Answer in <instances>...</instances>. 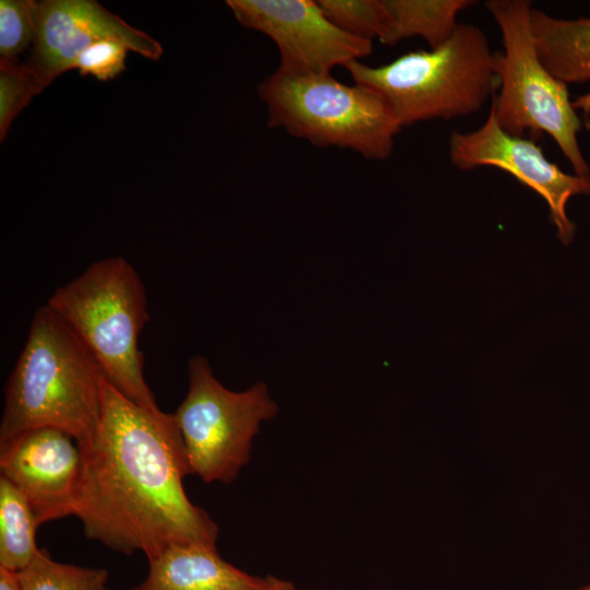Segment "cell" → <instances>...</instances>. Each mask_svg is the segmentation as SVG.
Returning a JSON list of instances; mask_svg holds the SVG:
<instances>
[{
	"instance_id": "ba28073f",
	"label": "cell",
	"mask_w": 590,
	"mask_h": 590,
	"mask_svg": "<svg viewBox=\"0 0 590 590\" xmlns=\"http://www.w3.org/2000/svg\"><path fill=\"white\" fill-rule=\"evenodd\" d=\"M238 23L271 38L280 51L279 70L326 75L337 66L373 52V42L333 24L312 0H227Z\"/></svg>"
},
{
	"instance_id": "4fadbf2b",
	"label": "cell",
	"mask_w": 590,
	"mask_h": 590,
	"mask_svg": "<svg viewBox=\"0 0 590 590\" xmlns=\"http://www.w3.org/2000/svg\"><path fill=\"white\" fill-rule=\"evenodd\" d=\"M531 31L544 67L567 84L590 81V17L558 19L533 9Z\"/></svg>"
},
{
	"instance_id": "d6986e66",
	"label": "cell",
	"mask_w": 590,
	"mask_h": 590,
	"mask_svg": "<svg viewBox=\"0 0 590 590\" xmlns=\"http://www.w3.org/2000/svg\"><path fill=\"white\" fill-rule=\"evenodd\" d=\"M36 1H0V55L13 59L33 44L36 36Z\"/></svg>"
},
{
	"instance_id": "277c9868",
	"label": "cell",
	"mask_w": 590,
	"mask_h": 590,
	"mask_svg": "<svg viewBox=\"0 0 590 590\" xmlns=\"http://www.w3.org/2000/svg\"><path fill=\"white\" fill-rule=\"evenodd\" d=\"M46 305L74 331L114 388L143 408L160 410L138 343L149 320L146 294L130 262L122 257L95 261L58 287Z\"/></svg>"
},
{
	"instance_id": "9a60e30c",
	"label": "cell",
	"mask_w": 590,
	"mask_h": 590,
	"mask_svg": "<svg viewBox=\"0 0 590 590\" xmlns=\"http://www.w3.org/2000/svg\"><path fill=\"white\" fill-rule=\"evenodd\" d=\"M38 528L25 496L0 475V567L20 573L38 552Z\"/></svg>"
},
{
	"instance_id": "3957f363",
	"label": "cell",
	"mask_w": 590,
	"mask_h": 590,
	"mask_svg": "<svg viewBox=\"0 0 590 590\" xmlns=\"http://www.w3.org/2000/svg\"><path fill=\"white\" fill-rule=\"evenodd\" d=\"M344 68L354 83L386 102L401 127L476 113L499 87L495 52L470 23L459 24L435 49L406 52L378 67L354 60Z\"/></svg>"
},
{
	"instance_id": "603a6c76",
	"label": "cell",
	"mask_w": 590,
	"mask_h": 590,
	"mask_svg": "<svg viewBox=\"0 0 590 590\" xmlns=\"http://www.w3.org/2000/svg\"><path fill=\"white\" fill-rule=\"evenodd\" d=\"M263 590H298L296 586L285 579L267 576L264 577Z\"/></svg>"
},
{
	"instance_id": "5bb4252c",
	"label": "cell",
	"mask_w": 590,
	"mask_h": 590,
	"mask_svg": "<svg viewBox=\"0 0 590 590\" xmlns=\"http://www.w3.org/2000/svg\"><path fill=\"white\" fill-rule=\"evenodd\" d=\"M475 3L472 0H384L389 26L380 43L391 46L418 36L435 49L458 27V14Z\"/></svg>"
},
{
	"instance_id": "ffe728a7",
	"label": "cell",
	"mask_w": 590,
	"mask_h": 590,
	"mask_svg": "<svg viewBox=\"0 0 590 590\" xmlns=\"http://www.w3.org/2000/svg\"><path fill=\"white\" fill-rule=\"evenodd\" d=\"M129 49L121 43L99 40L84 49L76 58L73 69L81 75H93L101 81L114 79L126 69Z\"/></svg>"
},
{
	"instance_id": "7c38bea8",
	"label": "cell",
	"mask_w": 590,
	"mask_h": 590,
	"mask_svg": "<svg viewBox=\"0 0 590 590\" xmlns=\"http://www.w3.org/2000/svg\"><path fill=\"white\" fill-rule=\"evenodd\" d=\"M149 564L146 578L132 590H263L264 578L229 564L213 545H173Z\"/></svg>"
},
{
	"instance_id": "52a82bcc",
	"label": "cell",
	"mask_w": 590,
	"mask_h": 590,
	"mask_svg": "<svg viewBox=\"0 0 590 590\" xmlns=\"http://www.w3.org/2000/svg\"><path fill=\"white\" fill-rule=\"evenodd\" d=\"M279 408L264 382L244 391L224 387L206 358L188 362V391L174 413L190 474L205 483L234 482L249 463L253 438Z\"/></svg>"
},
{
	"instance_id": "8992f818",
	"label": "cell",
	"mask_w": 590,
	"mask_h": 590,
	"mask_svg": "<svg viewBox=\"0 0 590 590\" xmlns=\"http://www.w3.org/2000/svg\"><path fill=\"white\" fill-rule=\"evenodd\" d=\"M268 125L317 146L350 149L385 161L401 125L386 102L359 84L326 75L298 76L276 70L258 86Z\"/></svg>"
},
{
	"instance_id": "7402d4cb",
	"label": "cell",
	"mask_w": 590,
	"mask_h": 590,
	"mask_svg": "<svg viewBox=\"0 0 590 590\" xmlns=\"http://www.w3.org/2000/svg\"><path fill=\"white\" fill-rule=\"evenodd\" d=\"M575 109H580L582 114V126L590 130V93L578 97L573 102Z\"/></svg>"
},
{
	"instance_id": "6da1fadb",
	"label": "cell",
	"mask_w": 590,
	"mask_h": 590,
	"mask_svg": "<svg viewBox=\"0 0 590 590\" xmlns=\"http://www.w3.org/2000/svg\"><path fill=\"white\" fill-rule=\"evenodd\" d=\"M80 448L73 516L87 539L149 560L173 545L216 546L217 524L184 488L190 470L174 414L137 404L104 378L98 426Z\"/></svg>"
},
{
	"instance_id": "2e32d148",
	"label": "cell",
	"mask_w": 590,
	"mask_h": 590,
	"mask_svg": "<svg viewBox=\"0 0 590 590\" xmlns=\"http://www.w3.org/2000/svg\"><path fill=\"white\" fill-rule=\"evenodd\" d=\"M17 574L21 590H111L106 569L56 562L45 548Z\"/></svg>"
},
{
	"instance_id": "ac0fdd59",
	"label": "cell",
	"mask_w": 590,
	"mask_h": 590,
	"mask_svg": "<svg viewBox=\"0 0 590 590\" xmlns=\"http://www.w3.org/2000/svg\"><path fill=\"white\" fill-rule=\"evenodd\" d=\"M324 15L356 37L381 42L389 26L384 0H318Z\"/></svg>"
},
{
	"instance_id": "9c48e42d",
	"label": "cell",
	"mask_w": 590,
	"mask_h": 590,
	"mask_svg": "<svg viewBox=\"0 0 590 590\" xmlns=\"http://www.w3.org/2000/svg\"><path fill=\"white\" fill-rule=\"evenodd\" d=\"M449 158L455 167L463 172L492 166L509 173L545 200L558 239L564 245L573 240L576 225L569 220L566 206L573 197L590 194V178L565 173L545 157L543 150L532 139L514 137L504 131L491 107L479 129L451 133Z\"/></svg>"
},
{
	"instance_id": "e0dca14e",
	"label": "cell",
	"mask_w": 590,
	"mask_h": 590,
	"mask_svg": "<svg viewBox=\"0 0 590 590\" xmlns=\"http://www.w3.org/2000/svg\"><path fill=\"white\" fill-rule=\"evenodd\" d=\"M47 86L27 61L0 58V140L3 141L15 117Z\"/></svg>"
},
{
	"instance_id": "8fae6325",
	"label": "cell",
	"mask_w": 590,
	"mask_h": 590,
	"mask_svg": "<svg viewBox=\"0 0 590 590\" xmlns=\"http://www.w3.org/2000/svg\"><path fill=\"white\" fill-rule=\"evenodd\" d=\"M82 452L68 433L42 427L0 442V473L25 496L37 526L73 516Z\"/></svg>"
},
{
	"instance_id": "cb8c5ba5",
	"label": "cell",
	"mask_w": 590,
	"mask_h": 590,
	"mask_svg": "<svg viewBox=\"0 0 590 590\" xmlns=\"http://www.w3.org/2000/svg\"><path fill=\"white\" fill-rule=\"evenodd\" d=\"M578 590H590V585L582 587L581 589H578Z\"/></svg>"
},
{
	"instance_id": "7a4b0ae2",
	"label": "cell",
	"mask_w": 590,
	"mask_h": 590,
	"mask_svg": "<svg viewBox=\"0 0 590 590\" xmlns=\"http://www.w3.org/2000/svg\"><path fill=\"white\" fill-rule=\"evenodd\" d=\"M103 380L97 362L74 331L49 306L40 307L4 387L0 442L51 427L84 446L101 420Z\"/></svg>"
},
{
	"instance_id": "44dd1931",
	"label": "cell",
	"mask_w": 590,
	"mask_h": 590,
	"mask_svg": "<svg viewBox=\"0 0 590 590\" xmlns=\"http://www.w3.org/2000/svg\"><path fill=\"white\" fill-rule=\"evenodd\" d=\"M0 590H21L19 574L0 567Z\"/></svg>"
},
{
	"instance_id": "5b68a950",
	"label": "cell",
	"mask_w": 590,
	"mask_h": 590,
	"mask_svg": "<svg viewBox=\"0 0 590 590\" xmlns=\"http://www.w3.org/2000/svg\"><path fill=\"white\" fill-rule=\"evenodd\" d=\"M485 8L498 25L504 52L495 54L499 92L491 103L498 126L514 137L546 133L576 175L590 178L578 142L582 127L567 85L542 63L531 31L529 0H488Z\"/></svg>"
},
{
	"instance_id": "30bf717a",
	"label": "cell",
	"mask_w": 590,
	"mask_h": 590,
	"mask_svg": "<svg viewBox=\"0 0 590 590\" xmlns=\"http://www.w3.org/2000/svg\"><path fill=\"white\" fill-rule=\"evenodd\" d=\"M36 36L28 63L49 85L73 69L78 56L99 40L123 44L144 58L158 60L163 48L94 0L36 1Z\"/></svg>"
}]
</instances>
